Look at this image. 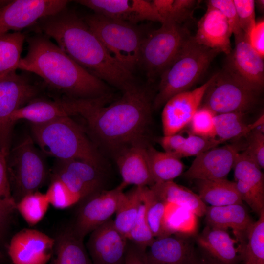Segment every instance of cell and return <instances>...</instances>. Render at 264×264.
Listing matches in <instances>:
<instances>
[{
	"label": "cell",
	"instance_id": "13",
	"mask_svg": "<svg viewBox=\"0 0 264 264\" xmlns=\"http://www.w3.org/2000/svg\"><path fill=\"white\" fill-rule=\"evenodd\" d=\"M235 47L224 69L235 78L260 92L264 84V58L251 46L243 32L235 35Z\"/></svg>",
	"mask_w": 264,
	"mask_h": 264
},
{
	"label": "cell",
	"instance_id": "48",
	"mask_svg": "<svg viewBox=\"0 0 264 264\" xmlns=\"http://www.w3.org/2000/svg\"><path fill=\"white\" fill-rule=\"evenodd\" d=\"M146 250V249L131 242H128L124 264H149Z\"/></svg>",
	"mask_w": 264,
	"mask_h": 264
},
{
	"label": "cell",
	"instance_id": "26",
	"mask_svg": "<svg viewBox=\"0 0 264 264\" xmlns=\"http://www.w3.org/2000/svg\"><path fill=\"white\" fill-rule=\"evenodd\" d=\"M66 116H71L61 99L51 101L35 98L17 110L11 122L14 125L18 120H26L33 125H42Z\"/></svg>",
	"mask_w": 264,
	"mask_h": 264
},
{
	"label": "cell",
	"instance_id": "9",
	"mask_svg": "<svg viewBox=\"0 0 264 264\" xmlns=\"http://www.w3.org/2000/svg\"><path fill=\"white\" fill-rule=\"evenodd\" d=\"M203 100L216 114L246 113L257 101L259 92L249 88L224 69L214 75Z\"/></svg>",
	"mask_w": 264,
	"mask_h": 264
},
{
	"label": "cell",
	"instance_id": "14",
	"mask_svg": "<svg viewBox=\"0 0 264 264\" xmlns=\"http://www.w3.org/2000/svg\"><path fill=\"white\" fill-rule=\"evenodd\" d=\"M52 177L61 180L80 201L104 189V168L82 160H58Z\"/></svg>",
	"mask_w": 264,
	"mask_h": 264
},
{
	"label": "cell",
	"instance_id": "8",
	"mask_svg": "<svg viewBox=\"0 0 264 264\" xmlns=\"http://www.w3.org/2000/svg\"><path fill=\"white\" fill-rule=\"evenodd\" d=\"M190 36L181 24L165 21L159 28L144 38L139 66L143 67L149 82L160 77Z\"/></svg>",
	"mask_w": 264,
	"mask_h": 264
},
{
	"label": "cell",
	"instance_id": "4",
	"mask_svg": "<svg viewBox=\"0 0 264 264\" xmlns=\"http://www.w3.org/2000/svg\"><path fill=\"white\" fill-rule=\"evenodd\" d=\"M31 129L35 141L45 154L61 160H82L104 168L97 148L71 116L31 124Z\"/></svg>",
	"mask_w": 264,
	"mask_h": 264
},
{
	"label": "cell",
	"instance_id": "42",
	"mask_svg": "<svg viewBox=\"0 0 264 264\" xmlns=\"http://www.w3.org/2000/svg\"><path fill=\"white\" fill-rule=\"evenodd\" d=\"M260 126L247 135L243 151L262 169L264 167V134L262 128H259Z\"/></svg>",
	"mask_w": 264,
	"mask_h": 264
},
{
	"label": "cell",
	"instance_id": "16",
	"mask_svg": "<svg viewBox=\"0 0 264 264\" xmlns=\"http://www.w3.org/2000/svg\"><path fill=\"white\" fill-rule=\"evenodd\" d=\"M214 77L195 89L173 96L165 103L161 115L163 135L178 133L189 124Z\"/></svg>",
	"mask_w": 264,
	"mask_h": 264
},
{
	"label": "cell",
	"instance_id": "7",
	"mask_svg": "<svg viewBox=\"0 0 264 264\" xmlns=\"http://www.w3.org/2000/svg\"><path fill=\"white\" fill-rule=\"evenodd\" d=\"M8 178L16 204L27 194L38 191L45 183L48 169L29 136L23 137L6 156Z\"/></svg>",
	"mask_w": 264,
	"mask_h": 264
},
{
	"label": "cell",
	"instance_id": "35",
	"mask_svg": "<svg viewBox=\"0 0 264 264\" xmlns=\"http://www.w3.org/2000/svg\"><path fill=\"white\" fill-rule=\"evenodd\" d=\"M143 200L146 204V218L154 238L169 236L164 225L167 202L158 198L149 187H144Z\"/></svg>",
	"mask_w": 264,
	"mask_h": 264
},
{
	"label": "cell",
	"instance_id": "37",
	"mask_svg": "<svg viewBox=\"0 0 264 264\" xmlns=\"http://www.w3.org/2000/svg\"><path fill=\"white\" fill-rule=\"evenodd\" d=\"M247 238L242 259L243 264H264V210L249 228Z\"/></svg>",
	"mask_w": 264,
	"mask_h": 264
},
{
	"label": "cell",
	"instance_id": "33",
	"mask_svg": "<svg viewBox=\"0 0 264 264\" xmlns=\"http://www.w3.org/2000/svg\"><path fill=\"white\" fill-rule=\"evenodd\" d=\"M164 225L168 235H192L197 228V216L189 209L168 203L164 215Z\"/></svg>",
	"mask_w": 264,
	"mask_h": 264
},
{
	"label": "cell",
	"instance_id": "24",
	"mask_svg": "<svg viewBox=\"0 0 264 264\" xmlns=\"http://www.w3.org/2000/svg\"><path fill=\"white\" fill-rule=\"evenodd\" d=\"M205 219L208 226L226 230H233L237 240H242L254 222L242 204L207 207Z\"/></svg>",
	"mask_w": 264,
	"mask_h": 264
},
{
	"label": "cell",
	"instance_id": "31",
	"mask_svg": "<svg viewBox=\"0 0 264 264\" xmlns=\"http://www.w3.org/2000/svg\"><path fill=\"white\" fill-rule=\"evenodd\" d=\"M144 187L134 186L125 193L123 199L115 213L116 217L113 220L114 226L127 238L142 203Z\"/></svg>",
	"mask_w": 264,
	"mask_h": 264
},
{
	"label": "cell",
	"instance_id": "19",
	"mask_svg": "<svg viewBox=\"0 0 264 264\" xmlns=\"http://www.w3.org/2000/svg\"><path fill=\"white\" fill-rule=\"evenodd\" d=\"M92 10L95 13L131 23L148 20H163L151 1L144 0H79L75 1Z\"/></svg>",
	"mask_w": 264,
	"mask_h": 264
},
{
	"label": "cell",
	"instance_id": "10",
	"mask_svg": "<svg viewBox=\"0 0 264 264\" xmlns=\"http://www.w3.org/2000/svg\"><path fill=\"white\" fill-rule=\"evenodd\" d=\"M38 93L37 86L16 72L0 79V151L6 156L10 151L12 115Z\"/></svg>",
	"mask_w": 264,
	"mask_h": 264
},
{
	"label": "cell",
	"instance_id": "50",
	"mask_svg": "<svg viewBox=\"0 0 264 264\" xmlns=\"http://www.w3.org/2000/svg\"><path fill=\"white\" fill-rule=\"evenodd\" d=\"M174 0H154L152 3L163 20V23L168 17Z\"/></svg>",
	"mask_w": 264,
	"mask_h": 264
},
{
	"label": "cell",
	"instance_id": "53",
	"mask_svg": "<svg viewBox=\"0 0 264 264\" xmlns=\"http://www.w3.org/2000/svg\"><path fill=\"white\" fill-rule=\"evenodd\" d=\"M6 261V259L3 253L0 250V263H4Z\"/></svg>",
	"mask_w": 264,
	"mask_h": 264
},
{
	"label": "cell",
	"instance_id": "28",
	"mask_svg": "<svg viewBox=\"0 0 264 264\" xmlns=\"http://www.w3.org/2000/svg\"><path fill=\"white\" fill-rule=\"evenodd\" d=\"M197 181L198 196L204 203L212 206L242 204L235 182L226 179Z\"/></svg>",
	"mask_w": 264,
	"mask_h": 264
},
{
	"label": "cell",
	"instance_id": "40",
	"mask_svg": "<svg viewBox=\"0 0 264 264\" xmlns=\"http://www.w3.org/2000/svg\"><path fill=\"white\" fill-rule=\"evenodd\" d=\"M216 114L204 105L200 107L189 123L192 134L204 137H217L215 127Z\"/></svg>",
	"mask_w": 264,
	"mask_h": 264
},
{
	"label": "cell",
	"instance_id": "43",
	"mask_svg": "<svg viewBox=\"0 0 264 264\" xmlns=\"http://www.w3.org/2000/svg\"><path fill=\"white\" fill-rule=\"evenodd\" d=\"M0 208L13 213L16 203L12 197L7 168L6 156L0 151Z\"/></svg>",
	"mask_w": 264,
	"mask_h": 264
},
{
	"label": "cell",
	"instance_id": "38",
	"mask_svg": "<svg viewBox=\"0 0 264 264\" xmlns=\"http://www.w3.org/2000/svg\"><path fill=\"white\" fill-rule=\"evenodd\" d=\"M50 205L64 209L78 203L80 198L72 193L61 180L51 178L50 184L45 193Z\"/></svg>",
	"mask_w": 264,
	"mask_h": 264
},
{
	"label": "cell",
	"instance_id": "54",
	"mask_svg": "<svg viewBox=\"0 0 264 264\" xmlns=\"http://www.w3.org/2000/svg\"><path fill=\"white\" fill-rule=\"evenodd\" d=\"M197 264H219L217 263H214V262H201L200 263H197Z\"/></svg>",
	"mask_w": 264,
	"mask_h": 264
},
{
	"label": "cell",
	"instance_id": "5",
	"mask_svg": "<svg viewBox=\"0 0 264 264\" xmlns=\"http://www.w3.org/2000/svg\"><path fill=\"white\" fill-rule=\"evenodd\" d=\"M220 52L198 44L190 36L160 76L158 91L153 102L157 109L173 96L188 90L203 75Z\"/></svg>",
	"mask_w": 264,
	"mask_h": 264
},
{
	"label": "cell",
	"instance_id": "12",
	"mask_svg": "<svg viewBox=\"0 0 264 264\" xmlns=\"http://www.w3.org/2000/svg\"><path fill=\"white\" fill-rule=\"evenodd\" d=\"M66 0H16L0 8V36L10 31H21L40 19L66 8Z\"/></svg>",
	"mask_w": 264,
	"mask_h": 264
},
{
	"label": "cell",
	"instance_id": "11",
	"mask_svg": "<svg viewBox=\"0 0 264 264\" xmlns=\"http://www.w3.org/2000/svg\"><path fill=\"white\" fill-rule=\"evenodd\" d=\"M120 187L98 191L78 202L74 220L70 225L84 239L88 234L110 219L124 197Z\"/></svg>",
	"mask_w": 264,
	"mask_h": 264
},
{
	"label": "cell",
	"instance_id": "47",
	"mask_svg": "<svg viewBox=\"0 0 264 264\" xmlns=\"http://www.w3.org/2000/svg\"><path fill=\"white\" fill-rule=\"evenodd\" d=\"M248 41L252 47L262 57L264 56V22H256L248 34Z\"/></svg>",
	"mask_w": 264,
	"mask_h": 264
},
{
	"label": "cell",
	"instance_id": "52",
	"mask_svg": "<svg viewBox=\"0 0 264 264\" xmlns=\"http://www.w3.org/2000/svg\"><path fill=\"white\" fill-rule=\"evenodd\" d=\"M254 1H255V3H256V6H257L259 9L261 11H264V0H254Z\"/></svg>",
	"mask_w": 264,
	"mask_h": 264
},
{
	"label": "cell",
	"instance_id": "27",
	"mask_svg": "<svg viewBox=\"0 0 264 264\" xmlns=\"http://www.w3.org/2000/svg\"><path fill=\"white\" fill-rule=\"evenodd\" d=\"M160 199L191 211L197 216L205 215L207 206L198 195L173 181L156 183L149 187Z\"/></svg>",
	"mask_w": 264,
	"mask_h": 264
},
{
	"label": "cell",
	"instance_id": "49",
	"mask_svg": "<svg viewBox=\"0 0 264 264\" xmlns=\"http://www.w3.org/2000/svg\"><path fill=\"white\" fill-rule=\"evenodd\" d=\"M185 138L179 133L163 135L159 139V143L164 151L174 154L181 148Z\"/></svg>",
	"mask_w": 264,
	"mask_h": 264
},
{
	"label": "cell",
	"instance_id": "34",
	"mask_svg": "<svg viewBox=\"0 0 264 264\" xmlns=\"http://www.w3.org/2000/svg\"><path fill=\"white\" fill-rule=\"evenodd\" d=\"M233 168L236 181L264 196V176L261 169L243 150L238 154Z\"/></svg>",
	"mask_w": 264,
	"mask_h": 264
},
{
	"label": "cell",
	"instance_id": "51",
	"mask_svg": "<svg viewBox=\"0 0 264 264\" xmlns=\"http://www.w3.org/2000/svg\"><path fill=\"white\" fill-rule=\"evenodd\" d=\"M12 213L0 208V242L3 238L9 218Z\"/></svg>",
	"mask_w": 264,
	"mask_h": 264
},
{
	"label": "cell",
	"instance_id": "3",
	"mask_svg": "<svg viewBox=\"0 0 264 264\" xmlns=\"http://www.w3.org/2000/svg\"><path fill=\"white\" fill-rule=\"evenodd\" d=\"M26 54L18 69L41 77L50 87L76 99H94L110 94L106 83L79 65L45 35L26 38Z\"/></svg>",
	"mask_w": 264,
	"mask_h": 264
},
{
	"label": "cell",
	"instance_id": "32",
	"mask_svg": "<svg viewBox=\"0 0 264 264\" xmlns=\"http://www.w3.org/2000/svg\"><path fill=\"white\" fill-rule=\"evenodd\" d=\"M26 38L21 31L0 36V79L16 72Z\"/></svg>",
	"mask_w": 264,
	"mask_h": 264
},
{
	"label": "cell",
	"instance_id": "6",
	"mask_svg": "<svg viewBox=\"0 0 264 264\" xmlns=\"http://www.w3.org/2000/svg\"><path fill=\"white\" fill-rule=\"evenodd\" d=\"M110 55L132 73L140 65L142 37L135 24L94 13L83 18Z\"/></svg>",
	"mask_w": 264,
	"mask_h": 264
},
{
	"label": "cell",
	"instance_id": "45",
	"mask_svg": "<svg viewBox=\"0 0 264 264\" xmlns=\"http://www.w3.org/2000/svg\"><path fill=\"white\" fill-rule=\"evenodd\" d=\"M208 6L217 9L224 16L232 34L235 35L242 32L233 0H210L208 1Z\"/></svg>",
	"mask_w": 264,
	"mask_h": 264
},
{
	"label": "cell",
	"instance_id": "29",
	"mask_svg": "<svg viewBox=\"0 0 264 264\" xmlns=\"http://www.w3.org/2000/svg\"><path fill=\"white\" fill-rule=\"evenodd\" d=\"M146 154L154 184L173 181L183 172L184 165L180 159L169 153L158 151L148 144Z\"/></svg>",
	"mask_w": 264,
	"mask_h": 264
},
{
	"label": "cell",
	"instance_id": "23",
	"mask_svg": "<svg viewBox=\"0 0 264 264\" xmlns=\"http://www.w3.org/2000/svg\"><path fill=\"white\" fill-rule=\"evenodd\" d=\"M197 240L219 264H237L242 259L244 249L236 245L226 230L207 226Z\"/></svg>",
	"mask_w": 264,
	"mask_h": 264
},
{
	"label": "cell",
	"instance_id": "22",
	"mask_svg": "<svg viewBox=\"0 0 264 264\" xmlns=\"http://www.w3.org/2000/svg\"><path fill=\"white\" fill-rule=\"evenodd\" d=\"M232 34L224 16L217 9L208 6L206 13L198 22L194 38L198 44L228 55L232 51Z\"/></svg>",
	"mask_w": 264,
	"mask_h": 264
},
{
	"label": "cell",
	"instance_id": "30",
	"mask_svg": "<svg viewBox=\"0 0 264 264\" xmlns=\"http://www.w3.org/2000/svg\"><path fill=\"white\" fill-rule=\"evenodd\" d=\"M246 113L229 112L217 114L215 117L216 137L222 141L240 138L264 125V115L252 124L246 118Z\"/></svg>",
	"mask_w": 264,
	"mask_h": 264
},
{
	"label": "cell",
	"instance_id": "2",
	"mask_svg": "<svg viewBox=\"0 0 264 264\" xmlns=\"http://www.w3.org/2000/svg\"><path fill=\"white\" fill-rule=\"evenodd\" d=\"M37 33L53 39L70 58L89 73L124 92L137 85L132 73L108 53L83 18L66 7L40 19Z\"/></svg>",
	"mask_w": 264,
	"mask_h": 264
},
{
	"label": "cell",
	"instance_id": "17",
	"mask_svg": "<svg viewBox=\"0 0 264 264\" xmlns=\"http://www.w3.org/2000/svg\"><path fill=\"white\" fill-rule=\"evenodd\" d=\"M54 245L53 237L38 230L24 228L12 237L8 254L13 264H47Z\"/></svg>",
	"mask_w": 264,
	"mask_h": 264
},
{
	"label": "cell",
	"instance_id": "1",
	"mask_svg": "<svg viewBox=\"0 0 264 264\" xmlns=\"http://www.w3.org/2000/svg\"><path fill=\"white\" fill-rule=\"evenodd\" d=\"M110 94L94 99L61 98L72 116H80L94 138L114 155L139 143L147 142L145 134L152 120V96L148 88L136 85L110 101Z\"/></svg>",
	"mask_w": 264,
	"mask_h": 264
},
{
	"label": "cell",
	"instance_id": "36",
	"mask_svg": "<svg viewBox=\"0 0 264 264\" xmlns=\"http://www.w3.org/2000/svg\"><path fill=\"white\" fill-rule=\"evenodd\" d=\"M45 193L39 191L29 193L16 204V210L30 226L38 223L44 217L49 206Z\"/></svg>",
	"mask_w": 264,
	"mask_h": 264
},
{
	"label": "cell",
	"instance_id": "46",
	"mask_svg": "<svg viewBox=\"0 0 264 264\" xmlns=\"http://www.w3.org/2000/svg\"><path fill=\"white\" fill-rule=\"evenodd\" d=\"M194 0H174L170 13L164 21H172L181 24L191 17L192 10L196 4Z\"/></svg>",
	"mask_w": 264,
	"mask_h": 264
},
{
	"label": "cell",
	"instance_id": "41",
	"mask_svg": "<svg viewBox=\"0 0 264 264\" xmlns=\"http://www.w3.org/2000/svg\"><path fill=\"white\" fill-rule=\"evenodd\" d=\"M132 242L147 249L154 240L146 218V204L143 200L134 222L127 237Z\"/></svg>",
	"mask_w": 264,
	"mask_h": 264
},
{
	"label": "cell",
	"instance_id": "18",
	"mask_svg": "<svg viewBox=\"0 0 264 264\" xmlns=\"http://www.w3.org/2000/svg\"><path fill=\"white\" fill-rule=\"evenodd\" d=\"M128 244L110 219L90 233L86 248L93 264H124Z\"/></svg>",
	"mask_w": 264,
	"mask_h": 264
},
{
	"label": "cell",
	"instance_id": "25",
	"mask_svg": "<svg viewBox=\"0 0 264 264\" xmlns=\"http://www.w3.org/2000/svg\"><path fill=\"white\" fill-rule=\"evenodd\" d=\"M54 245L50 264H93L84 243L69 225L53 237Z\"/></svg>",
	"mask_w": 264,
	"mask_h": 264
},
{
	"label": "cell",
	"instance_id": "21",
	"mask_svg": "<svg viewBox=\"0 0 264 264\" xmlns=\"http://www.w3.org/2000/svg\"><path fill=\"white\" fill-rule=\"evenodd\" d=\"M185 235L155 238L146 249L149 264H197L193 245Z\"/></svg>",
	"mask_w": 264,
	"mask_h": 264
},
{
	"label": "cell",
	"instance_id": "15",
	"mask_svg": "<svg viewBox=\"0 0 264 264\" xmlns=\"http://www.w3.org/2000/svg\"><path fill=\"white\" fill-rule=\"evenodd\" d=\"M242 150L237 143L212 148L197 155L183 176L197 180L226 179Z\"/></svg>",
	"mask_w": 264,
	"mask_h": 264
},
{
	"label": "cell",
	"instance_id": "44",
	"mask_svg": "<svg viewBox=\"0 0 264 264\" xmlns=\"http://www.w3.org/2000/svg\"><path fill=\"white\" fill-rule=\"evenodd\" d=\"M236 8L240 27L245 34H249L256 24L255 1L233 0Z\"/></svg>",
	"mask_w": 264,
	"mask_h": 264
},
{
	"label": "cell",
	"instance_id": "20",
	"mask_svg": "<svg viewBox=\"0 0 264 264\" xmlns=\"http://www.w3.org/2000/svg\"><path fill=\"white\" fill-rule=\"evenodd\" d=\"M147 142L135 144L126 147L114 154L122 177L118 186L124 189L128 185L150 187L154 184L149 167L146 154Z\"/></svg>",
	"mask_w": 264,
	"mask_h": 264
},
{
	"label": "cell",
	"instance_id": "39",
	"mask_svg": "<svg viewBox=\"0 0 264 264\" xmlns=\"http://www.w3.org/2000/svg\"><path fill=\"white\" fill-rule=\"evenodd\" d=\"M223 142H224L217 137H204L191 133L185 138L181 148L176 153L172 154L179 159L196 156Z\"/></svg>",
	"mask_w": 264,
	"mask_h": 264
}]
</instances>
